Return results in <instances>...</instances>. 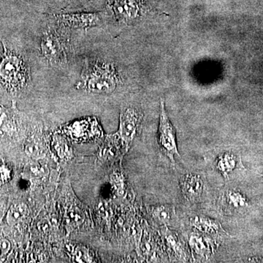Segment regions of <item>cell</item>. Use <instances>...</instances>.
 Wrapping results in <instances>:
<instances>
[{"instance_id":"cell-1","label":"cell","mask_w":263,"mask_h":263,"mask_svg":"<svg viewBox=\"0 0 263 263\" xmlns=\"http://www.w3.org/2000/svg\"><path fill=\"white\" fill-rule=\"evenodd\" d=\"M120 81L113 62L100 58L86 59L76 89L91 94H110Z\"/></svg>"},{"instance_id":"cell-2","label":"cell","mask_w":263,"mask_h":263,"mask_svg":"<svg viewBox=\"0 0 263 263\" xmlns=\"http://www.w3.org/2000/svg\"><path fill=\"white\" fill-rule=\"evenodd\" d=\"M3 53L0 61V82L10 93H18L28 86L30 72L23 57L10 51L3 42Z\"/></svg>"},{"instance_id":"cell-3","label":"cell","mask_w":263,"mask_h":263,"mask_svg":"<svg viewBox=\"0 0 263 263\" xmlns=\"http://www.w3.org/2000/svg\"><path fill=\"white\" fill-rule=\"evenodd\" d=\"M41 51L45 59L56 67L65 65L68 60L65 40L53 29L43 33L41 39Z\"/></svg>"},{"instance_id":"cell-4","label":"cell","mask_w":263,"mask_h":263,"mask_svg":"<svg viewBox=\"0 0 263 263\" xmlns=\"http://www.w3.org/2000/svg\"><path fill=\"white\" fill-rule=\"evenodd\" d=\"M158 145L162 153L175 164V157H180L176 142V134L172 123L170 121L163 100H161L160 124L158 129Z\"/></svg>"},{"instance_id":"cell-5","label":"cell","mask_w":263,"mask_h":263,"mask_svg":"<svg viewBox=\"0 0 263 263\" xmlns=\"http://www.w3.org/2000/svg\"><path fill=\"white\" fill-rule=\"evenodd\" d=\"M108 5L118 22L123 24L135 23L145 12L144 0H108Z\"/></svg>"},{"instance_id":"cell-6","label":"cell","mask_w":263,"mask_h":263,"mask_svg":"<svg viewBox=\"0 0 263 263\" xmlns=\"http://www.w3.org/2000/svg\"><path fill=\"white\" fill-rule=\"evenodd\" d=\"M63 132L76 142H86L103 136V129L96 118L75 121L63 128Z\"/></svg>"},{"instance_id":"cell-7","label":"cell","mask_w":263,"mask_h":263,"mask_svg":"<svg viewBox=\"0 0 263 263\" xmlns=\"http://www.w3.org/2000/svg\"><path fill=\"white\" fill-rule=\"evenodd\" d=\"M143 115L139 110L133 107L122 108L119 119V128L117 136L124 143L126 148L129 146L141 127Z\"/></svg>"},{"instance_id":"cell-8","label":"cell","mask_w":263,"mask_h":263,"mask_svg":"<svg viewBox=\"0 0 263 263\" xmlns=\"http://www.w3.org/2000/svg\"><path fill=\"white\" fill-rule=\"evenodd\" d=\"M53 17L59 25L67 28L87 29L98 27L101 23V17L97 13H70Z\"/></svg>"},{"instance_id":"cell-9","label":"cell","mask_w":263,"mask_h":263,"mask_svg":"<svg viewBox=\"0 0 263 263\" xmlns=\"http://www.w3.org/2000/svg\"><path fill=\"white\" fill-rule=\"evenodd\" d=\"M183 196L191 203L198 202L201 199L204 190V181L200 175L189 173L183 175L179 181Z\"/></svg>"},{"instance_id":"cell-10","label":"cell","mask_w":263,"mask_h":263,"mask_svg":"<svg viewBox=\"0 0 263 263\" xmlns=\"http://www.w3.org/2000/svg\"><path fill=\"white\" fill-rule=\"evenodd\" d=\"M249 200L239 190L229 189L220 195V209L227 215L240 212L249 206Z\"/></svg>"},{"instance_id":"cell-11","label":"cell","mask_w":263,"mask_h":263,"mask_svg":"<svg viewBox=\"0 0 263 263\" xmlns=\"http://www.w3.org/2000/svg\"><path fill=\"white\" fill-rule=\"evenodd\" d=\"M214 167L224 179H228L229 175L235 169L243 167V165L240 156L235 155L233 152H227L216 157Z\"/></svg>"},{"instance_id":"cell-12","label":"cell","mask_w":263,"mask_h":263,"mask_svg":"<svg viewBox=\"0 0 263 263\" xmlns=\"http://www.w3.org/2000/svg\"><path fill=\"white\" fill-rule=\"evenodd\" d=\"M190 223L193 228L206 235H228L219 221L204 216H194Z\"/></svg>"},{"instance_id":"cell-13","label":"cell","mask_w":263,"mask_h":263,"mask_svg":"<svg viewBox=\"0 0 263 263\" xmlns=\"http://www.w3.org/2000/svg\"><path fill=\"white\" fill-rule=\"evenodd\" d=\"M151 215L159 224L170 226L176 219V208L170 204L153 205L150 208Z\"/></svg>"},{"instance_id":"cell-14","label":"cell","mask_w":263,"mask_h":263,"mask_svg":"<svg viewBox=\"0 0 263 263\" xmlns=\"http://www.w3.org/2000/svg\"><path fill=\"white\" fill-rule=\"evenodd\" d=\"M190 248L198 257L203 259L210 258L213 252V246L210 240L202 235L193 233L189 238Z\"/></svg>"},{"instance_id":"cell-15","label":"cell","mask_w":263,"mask_h":263,"mask_svg":"<svg viewBox=\"0 0 263 263\" xmlns=\"http://www.w3.org/2000/svg\"><path fill=\"white\" fill-rule=\"evenodd\" d=\"M24 151L27 156L36 161L43 160L47 154V148L44 143L39 138L34 137L29 138L26 141Z\"/></svg>"},{"instance_id":"cell-16","label":"cell","mask_w":263,"mask_h":263,"mask_svg":"<svg viewBox=\"0 0 263 263\" xmlns=\"http://www.w3.org/2000/svg\"><path fill=\"white\" fill-rule=\"evenodd\" d=\"M29 215V209L23 202L14 204L7 213L6 220L10 226H15L24 220Z\"/></svg>"},{"instance_id":"cell-17","label":"cell","mask_w":263,"mask_h":263,"mask_svg":"<svg viewBox=\"0 0 263 263\" xmlns=\"http://www.w3.org/2000/svg\"><path fill=\"white\" fill-rule=\"evenodd\" d=\"M165 236L169 245H171V247L174 249V252H176V254H178L177 255L180 256V257L182 256V246H181V243H179L180 242L179 240L176 238V236H175L174 234H172V233H170V232L167 233V234L165 235Z\"/></svg>"},{"instance_id":"cell-18","label":"cell","mask_w":263,"mask_h":263,"mask_svg":"<svg viewBox=\"0 0 263 263\" xmlns=\"http://www.w3.org/2000/svg\"><path fill=\"white\" fill-rule=\"evenodd\" d=\"M48 173L47 167H43L41 164L35 163L29 167V174L34 177H42Z\"/></svg>"},{"instance_id":"cell-19","label":"cell","mask_w":263,"mask_h":263,"mask_svg":"<svg viewBox=\"0 0 263 263\" xmlns=\"http://www.w3.org/2000/svg\"><path fill=\"white\" fill-rule=\"evenodd\" d=\"M10 179V171L5 166L0 167V185L8 182Z\"/></svg>"},{"instance_id":"cell-20","label":"cell","mask_w":263,"mask_h":263,"mask_svg":"<svg viewBox=\"0 0 263 263\" xmlns=\"http://www.w3.org/2000/svg\"><path fill=\"white\" fill-rule=\"evenodd\" d=\"M11 249V245L9 240L7 239L0 240V257L6 255Z\"/></svg>"},{"instance_id":"cell-21","label":"cell","mask_w":263,"mask_h":263,"mask_svg":"<svg viewBox=\"0 0 263 263\" xmlns=\"http://www.w3.org/2000/svg\"><path fill=\"white\" fill-rule=\"evenodd\" d=\"M262 178H263V174L262 175Z\"/></svg>"}]
</instances>
